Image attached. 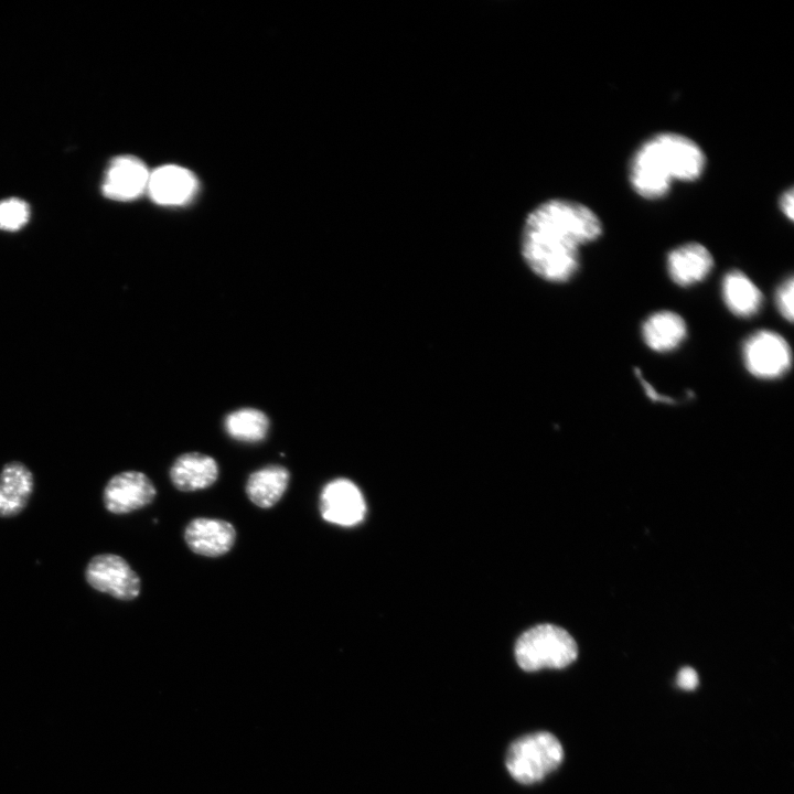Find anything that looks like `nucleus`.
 I'll return each instance as SVG.
<instances>
[{"instance_id":"1","label":"nucleus","mask_w":794,"mask_h":794,"mask_svg":"<svg viewBox=\"0 0 794 794\" xmlns=\"http://www.w3.org/2000/svg\"><path fill=\"white\" fill-rule=\"evenodd\" d=\"M600 217L587 205L552 197L525 216L519 236L521 256L540 279L564 283L580 268V249L601 237Z\"/></svg>"},{"instance_id":"2","label":"nucleus","mask_w":794,"mask_h":794,"mask_svg":"<svg viewBox=\"0 0 794 794\" xmlns=\"http://www.w3.org/2000/svg\"><path fill=\"white\" fill-rule=\"evenodd\" d=\"M706 155L693 139L676 132H661L645 140L629 165V181L645 200L665 196L674 181L691 182L701 176Z\"/></svg>"},{"instance_id":"3","label":"nucleus","mask_w":794,"mask_h":794,"mask_svg":"<svg viewBox=\"0 0 794 794\" xmlns=\"http://www.w3.org/2000/svg\"><path fill=\"white\" fill-rule=\"evenodd\" d=\"M578 646L562 627L539 624L524 632L515 644V658L521 668H564L576 661Z\"/></svg>"},{"instance_id":"4","label":"nucleus","mask_w":794,"mask_h":794,"mask_svg":"<svg viewBox=\"0 0 794 794\" xmlns=\"http://www.w3.org/2000/svg\"><path fill=\"white\" fill-rule=\"evenodd\" d=\"M564 760V749L550 732L540 731L515 740L506 753V768L514 780L533 784L555 771Z\"/></svg>"},{"instance_id":"5","label":"nucleus","mask_w":794,"mask_h":794,"mask_svg":"<svg viewBox=\"0 0 794 794\" xmlns=\"http://www.w3.org/2000/svg\"><path fill=\"white\" fill-rule=\"evenodd\" d=\"M84 578L95 591L119 601H132L141 592L139 575L117 554L103 552L93 556L84 569Z\"/></svg>"},{"instance_id":"6","label":"nucleus","mask_w":794,"mask_h":794,"mask_svg":"<svg viewBox=\"0 0 794 794\" xmlns=\"http://www.w3.org/2000/svg\"><path fill=\"white\" fill-rule=\"evenodd\" d=\"M745 369L759 379H776L792 366V351L787 341L772 330H759L750 334L742 345Z\"/></svg>"},{"instance_id":"7","label":"nucleus","mask_w":794,"mask_h":794,"mask_svg":"<svg viewBox=\"0 0 794 794\" xmlns=\"http://www.w3.org/2000/svg\"><path fill=\"white\" fill-rule=\"evenodd\" d=\"M157 496L151 479L140 471L112 475L103 489V504L114 515H126L149 506Z\"/></svg>"},{"instance_id":"8","label":"nucleus","mask_w":794,"mask_h":794,"mask_svg":"<svg viewBox=\"0 0 794 794\" xmlns=\"http://www.w3.org/2000/svg\"><path fill=\"white\" fill-rule=\"evenodd\" d=\"M319 511L325 522L350 527L362 522L366 506L360 489L352 481L340 478L322 489Z\"/></svg>"},{"instance_id":"9","label":"nucleus","mask_w":794,"mask_h":794,"mask_svg":"<svg viewBox=\"0 0 794 794\" xmlns=\"http://www.w3.org/2000/svg\"><path fill=\"white\" fill-rule=\"evenodd\" d=\"M183 538L191 551L204 557H221L235 545V526L221 518L196 517L185 526Z\"/></svg>"},{"instance_id":"10","label":"nucleus","mask_w":794,"mask_h":794,"mask_svg":"<svg viewBox=\"0 0 794 794\" xmlns=\"http://www.w3.org/2000/svg\"><path fill=\"white\" fill-rule=\"evenodd\" d=\"M150 171L132 155L115 158L108 165L101 184L103 194L114 201H131L147 191Z\"/></svg>"},{"instance_id":"11","label":"nucleus","mask_w":794,"mask_h":794,"mask_svg":"<svg viewBox=\"0 0 794 794\" xmlns=\"http://www.w3.org/2000/svg\"><path fill=\"white\" fill-rule=\"evenodd\" d=\"M197 180L187 169L167 164L150 172L147 192L152 201L165 206L187 203L196 193Z\"/></svg>"},{"instance_id":"12","label":"nucleus","mask_w":794,"mask_h":794,"mask_svg":"<svg viewBox=\"0 0 794 794\" xmlns=\"http://www.w3.org/2000/svg\"><path fill=\"white\" fill-rule=\"evenodd\" d=\"M713 257L707 247L691 242L672 249L666 258L672 281L687 288L704 281L713 268Z\"/></svg>"},{"instance_id":"13","label":"nucleus","mask_w":794,"mask_h":794,"mask_svg":"<svg viewBox=\"0 0 794 794\" xmlns=\"http://www.w3.org/2000/svg\"><path fill=\"white\" fill-rule=\"evenodd\" d=\"M34 487V475L24 463H6L0 471V518L20 515L26 508Z\"/></svg>"},{"instance_id":"14","label":"nucleus","mask_w":794,"mask_h":794,"mask_svg":"<svg viewBox=\"0 0 794 794\" xmlns=\"http://www.w3.org/2000/svg\"><path fill=\"white\" fill-rule=\"evenodd\" d=\"M218 464L214 458L186 452L172 463L169 476L172 485L181 492H195L212 486L218 479Z\"/></svg>"},{"instance_id":"15","label":"nucleus","mask_w":794,"mask_h":794,"mask_svg":"<svg viewBox=\"0 0 794 794\" xmlns=\"http://www.w3.org/2000/svg\"><path fill=\"white\" fill-rule=\"evenodd\" d=\"M642 337L646 346L654 352H672L687 337V324L678 313L661 310L645 319Z\"/></svg>"},{"instance_id":"16","label":"nucleus","mask_w":794,"mask_h":794,"mask_svg":"<svg viewBox=\"0 0 794 794\" xmlns=\"http://www.w3.org/2000/svg\"><path fill=\"white\" fill-rule=\"evenodd\" d=\"M727 309L738 318H751L762 308L763 294L759 287L741 270L728 271L721 282Z\"/></svg>"},{"instance_id":"17","label":"nucleus","mask_w":794,"mask_h":794,"mask_svg":"<svg viewBox=\"0 0 794 794\" xmlns=\"http://www.w3.org/2000/svg\"><path fill=\"white\" fill-rule=\"evenodd\" d=\"M289 482L290 472L286 466L270 464L250 473L245 491L254 505L270 508L281 500Z\"/></svg>"},{"instance_id":"18","label":"nucleus","mask_w":794,"mask_h":794,"mask_svg":"<svg viewBox=\"0 0 794 794\" xmlns=\"http://www.w3.org/2000/svg\"><path fill=\"white\" fill-rule=\"evenodd\" d=\"M228 436L243 442H258L269 429L267 415L255 408H242L228 414L224 421Z\"/></svg>"},{"instance_id":"19","label":"nucleus","mask_w":794,"mask_h":794,"mask_svg":"<svg viewBox=\"0 0 794 794\" xmlns=\"http://www.w3.org/2000/svg\"><path fill=\"white\" fill-rule=\"evenodd\" d=\"M29 216L30 208L24 201L10 197L0 202V229L18 230L28 223Z\"/></svg>"},{"instance_id":"20","label":"nucleus","mask_w":794,"mask_h":794,"mask_svg":"<svg viewBox=\"0 0 794 794\" xmlns=\"http://www.w3.org/2000/svg\"><path fill=\"white\" fill-rule=\"evenodd\" d=\"M775 305L781 316L792 323L794 318V279L792 275L777 287Z\"/></svg>"},{"instance_id":"21","label":"nucleus","mask_w":794,"mask_h":794,"mask_svg":"<svg viewBox=\"0 0 794 794\" xmlns=\"http://www.w3.org/2000/svg\"><path fill=\"white\" fill-rule=\"evenodd\" d=\"M677 685L683 689H695L698 686V674L691 667H683L677 675Z\"/></svg>"},{"instance_id":"22","label":"nucleus","mask_w":794,"mask_h":794,"mask_svg":"<svg viewBox=\"0 0 794 794\" xmlns=\"http://www.w3.org/2000/svg\"><path fill=\"white\" fill-rule=\"evenodd\" d=\"M636 375H637V377H639V379H640V382H641V384H642V386H643V388H644V391H645L646 396H647L652 401H659V403H665V404H674V403H675V400L672 399L670 397L664 396V395H662V394H658V393L655 390V388H654L650 383H647V382L645 380V378H643V376L640 374V369H637V368H636Z\"/></svg>"},{"instance_id":"23","label":"nucleus","mask_w":794,"mask_h":794,"mask_svg":"<svg viewBox=\"0 0 794 794\" xmlns=\"http://www.w3.org/2000/svg\"><path fill=\"white\" fill-rule=\"evenodd\" d=\"M781 212L790 219L794 218V191L793 189L786 190L780 197Z\"/></svg>"}]
</instances>
